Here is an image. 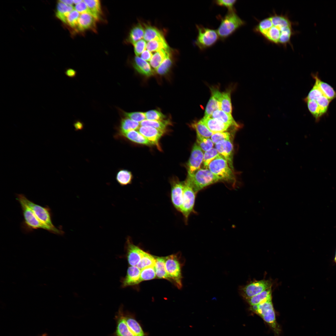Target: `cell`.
Segmentation results:
<instances>
[{
    "label": "cell",
    "instance_id": "6da1fadb",
    "mask_svg": "<svg viewBox=\"0 0 336 336\" xmlns=\"http://www.w3.org/2000/svg\"><path fill=\"white\" fill-rule=\"evenodd\" d=\"M254 31L271 43L283 45L290 42L294 34L292 22L288 17L277 14L260 21Z\"/></svg>",
    "mask_w": 336,
    "mask_h": 336
},
{
    "label": "cell",
    "instance_id": "7a4b0ae2",
    "mask_svg": "<svg viewBox=\"0 0 336 336\" xmlns=\"http://www.w3.org/2000/svg\"><path fill=\"white\" fill-rule=\"evenodd\" d=\"M220 20L221 23L217 31L219 38L223 41L245 24V22L237 15L235 10L228 11Z\"/></svg>",
    "mask_w": 336,
    "mask_h": 336
},
{
    "label": "cell",
    "instance_id": "3957f363",
    "mask_svg": "<svg viewBox=\"0 0 336 336\" xmlns=\"http://www.w3.org/2000/svg\"><path fill=\"white\" fill-rule=\"evenodd\" d=\"M220 180L209 169L200 168L192 175L188 176L185 182L197 193L205 187Z\"/></svg>",
    "mask_w": 336,
    "mask_h": 336
},
{
    "label": "cell",
    "instance_id": "277c9868",
    "mask_svg": "<svg viewBox=\"0 0 336 336\" xmlns=\"http://www.w3.org/2000/svg\"><path fill=\"white\" fill-rule=\"evenodd\" d=\"M250 310L260 316L271 327L276 335L280 329L277 323L275 312L272 301L270 300L257 305L250 306Z\"/></svg>",
    "mask_w": 336,
    "mask_h": 336
},
{
    "label": "cell",
    "instance_id": "5b68a950",
    "mask_svg": "<svg viewBox=\"0 0 336 336\" xmlns=\"http://www.w3.org/2000/svg\"><path fill=\"white\" fill-rule=\"evenodd\" d=\"M20 194L23 200L42 223L52 229L54 234L61 235L64 234V232L63 230L56 228L52 223L50 210L48 206L43 207L40 206L29 200L24 195Z\"/></svg>",
    "mask_w": 336,
    "mask_h": 336
},
{
    "label": "cell",
    "instance_id": "8992f818",
    "mask_svg": "<svg viewBox=\"0 0 336 336\" xmlns=\"http://www.w3.org/2000/svg\"><path fill=\"white\" fill-rule=\"evenodd\" d=\"M16 199L19 203L24 218L23 226L27 231L33 229H42L54 234L53 230L49 227L42 223L36 216L35 214L21 197L20 194L16 196Z\"/></svg>",
    "mask_w": 336,
    "mask_h": 336
},
{
    "label": "cell",
    "instance_id": "52a82bcc",
    "mask_svg": "<svg viewBox=\"0 0 336 336\" xmlns=\"http://www.w3.org/2000/svg\"><path fill=\"white\" fill-rule=\"evenodd\" d=\"M198 31L195 44L201 51L213 46L219 38L216 30L205 27L202 25H196Z\"/></svg>",
    "mask_w": 336,
    "mask_h": 336
},
{
    "label": "cell",
    "instance_id": "ba28073f",
    "mask_svg": "<svg viewBox=\"0 0 336 336\" xmlns=\"http://www.w3.org/2000/svg\"><path fill=\"white\" fill-rule=\"evenodd\" d=\"M165 267L168 275L171 281L179 288H181L183 263L178 254H173L165 257Z\"/></svg>",
    "mask_w": 336,
    "mask_h": 336
},
{
    "label": "cell",
    "instance_id": "9c48e42d",
    "mask_svg": "<svg viewBox=\"0 0 336 336\" xmlns=\"http://www.w3.org/2000/svg\"><path fill=\"white\" fill-rule=\"evenodd\" d=\"M208 168L220 180L229 181L235 180L232 169L227 161L220 155L210 163Z\"/></svg>",
    "mask_w": 336,
    "mask_h": 336
},
{
    "label": "cell",
    "instance_id": "30bf717a",
    "mask_svg": "<svg viewBox=\"0 0 336 336\" xmlns=\"http://www.w3.org/2000/svg\"><path fill=\"white\" fill-rule=\"evenodd\" d=\"M196 194L193 188L184 182L182 203L179 212L183 215L186 224L190 215L195 212L194 208Z\"/></svg>",
    "mask_w": 336,
    "mask_h": 336
},
{
    "label": "cell",
    "instance_id": "8fae6325",
    "mask_svg": "<svg viewBox=\"0 0 336 336\" xmlns=\"http://www.w3.org/2000/svg\"><path fill=\"white\" fill-rule=\"evenodd\" d=\"M272 285L271 282L269 280H255L240 287L239 292L241 296L246 300L271 287Z\"/></svg>",
    "mask_w": 336,
    "mask_h": 336
},
{
    "label": "cell",
    "instance_id": "7c38bea8",
    "mask_svg": "<svg viewBox=\"0 0 336 336\" xmlns=\"http://www.w3.org/2000/svg\"><path fill=\"white\" fill-rule=\"evenodd\" d=\"M203 151L196 143H194L187 163L188 176L192 175L200 169L203 162Z\"/></svg>",
    "mask_w": 336,
    "mask_h": 336
},
{
    "label": "cell",
    "instance_id": "4fadbf2b",
    "mask_svg": "<svg viewBox=\"0 0 336 336\" xmlns=\"http://www.w3.org/2000/svg\"><path fill=\"white\" fill-rule=\"evenodd\" d=\"M125 249L128 264L131 266H136L144 252L139 247L134 245L130 237L126 239Z\"/></svg>",
    "mask_w": 336,
    "mask_h": 336
},
{
    "label": "cell",
    "instance_id": "5bb4252c",
    "mask_svg": "<svg viewBox=\"0 0 336 336\" xmlns=\"http://www.w3.org/2000/svg\"><path fill=\"white\" fill-rule=\"evenodd\" d=\"M122 306H120L114 317L116 327L110 336H135L128 328L124 318Z\"/></svg>",
    "mask_w": 336,
    "mask_h": 336
},
{
    "label": "cell",
    "instance_id": "9a60e30c",
    "mask_svg": "<svg viewBox=\"0 0 336 336\" xmlns=\"http://www.w3.org/2000/svg\"><path fill=\"white\" fill-rule=\"evenodd\" d=\"M215 148L218 153L227 161L229 166L233 170V145L230 139L218 142L215 144Z\"/></svg>",
    "mask_w": 336,
    "mask_h": 336
},
{
    "label": "cell",
    "instance_id": "2e32d148",
    "mask_svg": "<svg viewBox=\"0 0 336 336\" xmlns=\"http://www.w3.org/2000/svg\"><path fill=\"white\" fill-rule=\"evenodd\" d=\"M138 131L146 138L152 145H156L160 149L159 141L165 132L150 126H140Z\"/></svg>",
    "mask_w": 336,
    "mask_h": 336
},
{
    "label": "cell",
    "instance_id": "e0dca14e",
    "mask_svg": "<svg viewBox=\"0 0 336 336\" xmlns=\"http://www.w3.org/2000/svg\"><path fill=\"white\" fill-rule=\"evenodd\" d=\"M184 183L177 180L171 183V199L175 209L180 212L183 201Z\"/></svg>",
    "mask_w": 336,
    "mask_h": 336
},
{
    "label": "cell",
    "instance_id": "ac0fdd59",
    "mask_svg": "<svg viewBox=\"0 0 336 336\" xmlns=\"http://www.w3.org/2000/svg\"><path fill=\"white\" fill-rule=\"evenodd\" d=\"M141 270L137 266H131L128 267L127 275L122 280V287H125L139 284L140 282Z\"/></svg>",
    "mask_w": 336,
    "mask_h": 336
},
{
    "label": "cell",
    "instance_id": "d6986e66",
    "mask_svg": "<svg viewBox=\"0 0 336 336\" xmlns=\"http://www.w3.org/2000/svg\"><path fill=\"white\" fill-rule=\"evenodd\" d=\"M132 65L135 70L140 74L146 77H150L154 74V71L147 61L141 57L136 56Z\"/></svg>",
    "mask_w": 336,
    "mask_h": 336
},
{
    "label": "cell",
    "instance_id": "ffe728a7",
    "mask_svg": "<svg viewBox=\"0 0 336 336\" xmlns=\"http://www.w3.org/2000/svg\"><path fill=\"white\" fill-rule=\"evenodd\" d=\"M200 120L214 134L224 132L230 126L223 122L209 117H204Z\"/></svg>",
    "mask_w": 336,
    "mask_h": 336
},
{
    "label": "cell",
    "instance_id": "44dd1931",
    "mask_svg": "<svg viewBox=\"0 0 336 336\" xmlns=\"http://www.w3.org/2000/svg\"><path fill=\"white\" fill-rule=\"evenodd\" d=\"M124 315L128 328L135 336H146L140 324L131 314L124 311Z\"/></svg>",
    "mask_w": 336,
    "mask_h": 336
},
{
    "label": "cell",
    "instance_id": "7402d4cb",
    "mask_svg": "<svg viewBox=\"0 0 336 336\" xmlns=\"http://www.w3.org/2000/svg\"><path fill=\"white\" fill-rule=\"evenodd\" d=\"M123 137L133 142L147 146L151 144L148 140L138 131L131 130L124 133H118L115 135V137Z\"/></svg>",
    "mask_w": 336,
    "mask_h": 336
},
{
    "label": "cell",
    "instance_id": "603a6c76",
    "mask_svg": "<svg viewBox=\"0 0 336 336\" xmlns=\"http://www.w3.org/2000/svg\"><path fill=\"white\" fill-rule=\"evenodd\" d=\"M312 75L315 79V83L325 96L330 100L336 98V92L330 85L321 80L316 74Z\"/></svg>",
    "mask_w": 336,
    "mask_h": 336
},
{
    "label": "cell",
    "instance_id": "cb8c5ba5",
    "mask_svg": "<svg viewBox=\"0 0 336 336\" xmlns=\"http://www.w3.org/2000/svg\"><path fill=\"white\" fill-rule=\"evenodd\" d=\"M95 20L90 13L80 14L78 19L77 28L80 31H83L92 28L95 25Z\"/></svg>",
    "mask_w": 336,
    "mask_h": 336
},
{
    "label": "cell",
    "instance_id": "d4e9b609",
    "mask_svg": "<svg viewBox=\"0 0 336 336\" xmlns=\"http://www.w3.org/2000/svg\"><path fill=\"white\" fill-rule=\"evenodd\" d=\"M250 306L272 300L271 287L260 293L245 300Z\"/></svg>",
    "mask_w": 336,
    "mask_h": 336
},
{
    "label": "cell",
    "instance_id": "484cf974",
    "mask_svg": "<svg viewBox=\"0 0 336 336\" xmlns=\"http://www.w3.org/2000/svg\"><path fill=\"white\" fill-rule=\"evenodd\" d=\"M210 117L230 126L233 125L237 127L239 126L233 119L231 114L226 113L221 110H217L214 111Z\"/></svg>",
    "mask_w": 336,
    "mask_h": 336
},
{
    "label": "cell",
    "instance_id": "4316f807",
    "mask_svg": "<svg viewBox=\"0 0 336 336\" xmlns=\"http://www.w3.org/2000/svg\"><path fill=\"white\" fill-rule=\"evenodd\" d=\"M146 49L151 52H156L162 49H169L170 48L163 36L148 41L147 43Z\"/></svg>",
    "mask_w": 336,
    "mask_h": 336
},
{
    "label": "cell",
    "instance_id": "83f0119b",
    "mask_svg": "<svg viewBox=\"0 0 336 336\" xmlns=\"http://www.w3.org/2000/svg\"><path fill=\"white\" fill-rule=\"evenodd\" d=\"M155 257L154 268L156 276L158 278L166 279L170 281L166 269L165 257Z\"/></svg>",
    "mask_w": 336,
    "mask_h": 336
},
{
    "label": "cell",
    "instance_id": "f1b7e54d",
    "mask_svg": "<svg viewBox=\"0 0 336 336\" xmlns=\"http://www.w3.org/2000/svg\"><path fill=\"white\" fill-rule=\"evenodd\" d=\"M170 53V49H162L156 52L150 61L151 66L155 70Z\"/></svg>",
    "mask_w": 336,
    "mask_h": 336
},
{
    "label": "cell",
    "instance_id": "f546056e",
    "mask_svg": "<svg viewBox=\"0 0 336 336\" xmlns=\"http://www.w3.org/2000/svg\"><path fill=\"white\" fill-rule=\"evenodd\" d=\"M140 124L128 118L121 119L118 128V133H124L131 130L138 129Z\"/></svg>",
    "mask_w": 336,
    "mask_h": 336
},
{
    "label": "cell",
    "instance_id": "4dcf8cb0",
    "mask_svg": "<svg viewBox=\"0 0 336 336\" xmlns=\"http://www.w3.org/2000/svg\"><path fill=\"white\" fill-rule=\"evenodd\" d=\"M74 8L72 6L67 5L58 1L57 3L56 15L57 17L63 22L66 23L67 17L70 12Z\"/></svg>",
    "mask_w": 336,
    "mask_h": 336
},
{
    "label": "cell",
    "instance_id": "1f68e13d",
    "mask_svg": "<svg viewBox=\"0 0 336 336\" xmlns=\"http://www.w3.org/2000/svg\"><path fill=\"white\" fill-rule=\"evenodd\" d=\"M144 28L140 23L134 26L130 30L128 40L133 45L143 38Z\"/></svg>",
    "mask_w": 336,
    "mask_h": 336
},
{
    "label": "cell",
    "instance_id": "d6a6232c",
    "mask_svg": "<svg viewBox=\"0 0 336 336\" xmlns=\"http://www.w3.org/2000/svg\"><path fill=\"white\" fill-rule=\"evenodd\" d=\"M230 91L222 92L219 99L220 110L224 112L231 114L232 111L231 92Z\"/></svg>",
    "mask_w": 336,
    "mask_h": 336
},
{
    "label": "cell",
    "instance_id": "836d02e7",
    "mask_svg": "<svg viewBox=\"0 0 336 336\" xmlns=\"http://www.w3.org/2000/svg\"><path fill=\"white\" fill-rule=\"evenodd\" d=\"M171 124L170 119L159 120L145 119L140 123V126H150L165 132L167 126Z\"/></svg>",
    "mask_w": 336,
    "mask_h": 336
},
{
    "label": "cell",
    "instance_id": "e575fe53",
    "mask_svg": "<svg viewBox=\"0 0 336 336\" xmlns=\"http://www.w3.org/2000/svg\"><path fill=\"white\" fill-rule=\"evenodd\" d=\"M89 10L90 14L96 20H99L101 13L100 3L99 0H84Z\"/></svg>",
    "mask_w": 336,
    "mask_h": 336
},
{
    "label": "cell",
    "instance_id": "d590c367",
    "mask_svg": "<svg viewBox=\"0 0 336 336\" xmlns=\"http://www.w3.org/2000/svg\"><path fill=\"white\" fill-rule=\"evenodd\" d=\"M133 177L131 171L127 170L120 169L116 174V179L120 185L125 186L131 183Z\"/></svg>",
    "mask_w": 336,
    "mask_h": 336
},
{
    "label": "cell",
    "instance_id": "8d00e7d4",
    "mask_svg": "<svg viewBox=\"0 0 336 336\" xmlns=\"http://www.w3.org/2000/svg\"><path fill=\"white\" fill-rule=\"evenodd\" d=\"M306 102L308 109L317 121L325 113L315 100H304Z\"/></svg>",
    "mask_w": 336,
    "mask_h": 336
},
{
    "label": "cell",
    "instance_id": "74e56055",
    "mask_svg": "<svg viewBox=\"0 0 336 336\" xmlns=\"http://www.w3.org/2000/svg\"><path fill=\"white\" fill-rule=\"evenodd\" d=\"M144 39L149 41L156 38L164 36L161 32L156 27L150 25H145Z\"/></svg>",
    "mask_w": 336,
    "mask_h": 336
},
{
    "label": "cell",
    "instance_id": "f35d334b",
    "mask_svg": "<svg viewBox=\"0 0 336 336\" xmlns=\"http://www.w3.org/2000/svg\"><path fill=\"white\" fill-rule=\"evenodd\" d=\"M220 110V105L218 98L213 94L208 101L204 112V117H210L215 111Z\"/></svg>",
    "mask_w": 336,
    "mask_h": 336
},
{
    "label": "cell",
    "instance_id": "ab89813d",
    "mask_svg": "<svg viewBox=\"0 0 336 336\" xmlns=\"http://www.w3.org/2000/svg\"><path fill=\"white\" fill-rule=\"evenodd\" d=\"M156 257L144 251L139 262L136 266L140 269L149 267H154Z\"/></svg>",
    "mask_w": 336,
    "mask_h": 336
},
{
    "label": "cell",
    "instance_id": "60d3db41",
    "mask_svg": "<svg viewBox=\"0 0 336 336\" xmlns=\"http://www.w3.org/2000/svg\"><path fill=\"white\" fill-rule=\"evenodd\" d=\"M191 126L194 129L197 134L202 137L210 138L214 134L200 120L192 124Z\"/></svg>",
    "mask_w": 336,
    "mask_h": 336
},
{
    "label": "cell",
    "instance_id": "b9f144b4",
    "mask_svg": "<svg viewBox=\"0 0 336 336\" xmlns=\"http://www.w3.org/2000/svg\"><path fill=\"white\" fill-rule=\"evenodd\" d=\"M171 55L170 53L155 70L158 75L164 76L169 72L173 63Z\"/></svg>",
    "mask_w": 336,
    "mask_h": 336
},
{
    "label": "cell",
    "instance_id": "7bdbcfd3",
    "mask_svg": "<svg viewBox=\"0 0 336 336\" xmlns=\"http://www.w3.org/2000/svg\"><path fill=\"white\" fill-rule=\"evenodd\" d=\"M197 145L203 152H206L213 147L214 143L210 138H206L197 134Z\"/></svg>",
    "mask_w": 336,
    "mask_h": 336
},
{
    "label": "cell",
    "instance_id": "ee69618b",
    "mask_svg": "<svg viewBox=\"0 0 336 336\" xmlns=\"http://www.w3.org/2000/svg\"><path fill=\"white\" fill-rule=\"evenodd\" d=\"M220 155L216 148L213 147L205 152L203 162L205 168H207L210 163Z\"/></svg>",
    "mask_w": 336,
    "mask_h": 336
},
{
    "label": "cell",
    "instance_id": "f6af8a7d",
    "mask_svg": "<svg viewBox=\"0 0 336 336\" xmlns=\"http://www.w3.org/2000/svg\"><path fill=\"white\" fill-rule=\"evenodd\" d=\"M156 276L154 267L146 268L141 270L140 282L152 279L155 278Z\"/></svg>",
    "mask_w": 336,
    "mask_h": 336
},
{
    "label": "cell",
    "instance_id": "bcb514c9",
    "mask_svg": "<svg viewBox=\"0 0 336 336\" xmlns=\"http://www.w3.org/2000/svg\"><path fill=\"white\" fill-rule=\"evenodd\" d=\"M123 114L125 117L128 118L133 121L141 122L146 119V116L144 112H127L121 110Z\"/></svg>",
    "mask_w": 336,
    "mask_h": 336
},
{
    "label": "cell",
    "instance_id": "7dc6e473",
    "mask_svg": "<svg viewBox=\"0 0 336 336\" xmlns=\"http://www.w3.org/2000/svg\"><path fill=\"white\" fill-rule=\"evenodd\" d=\"M146 119L148 120H159L165 119L166 116L159 110H154L145 113Z\"/></svg>",
    "mask_w": 336,
    "mask_h": 336
},
{
    "label": "cell",
    "instance_id": "c3c4849f",
    "mask_svg": "<svg viewBox=\"0 0 336 336\" xmlns=\"http://www.w3.org/2000/svg\"><path fill=\"white\" fill-rule=\"evenodd\" d=\"M80 15L79 13L75 9H73L70 12L67 17L66 23L72 27H77Z\"/></svg>",
    "mask_w": 336,
    "mask_h": 336
},
{
    "label": "cell",
    "instance_id": "681fc988",
    "mask_svg": "<svg viewBox=\"0 0 336 336\" xmlns=\"http://www.w3.org/2000/svg\"><path fill=\"white\" fill-rule=\"evenodd\" d=\"M323 95L321 90L316 85L315 83L313 87L309 91L308 95L304 99V100H316L318 98Z\"/></svg>",
    "mask_w": 336,
    "mask_h": 336
},
{
    "label": "cell",
    "instance_id": "f907efd6",
    "mask_svg": "<svg viewBox=\"0 0 336 336\" xmlns=\"http://www.w3.org/2000/svg\"><path fill=\"white\" fill-rule=\"evenodd\" d=\"M237 2L236 0H217L213 1V2L216 5L227 8L228 11H231L235 10L234 5Z\"/></svg>",
    "mask_w": 336,
    "mask_h": 336
},
{
    "label": "cell",
    "instance_id": "816d5d0a",
    "mask_svg": "<svg viewBox=\"0 0 336 336\" xmlns=\"http://www.w3.org/2000/svg\"><path fill=\"white\" fill-rule=\"evenodd\" d=\"M231 134L228 132H222L213 134L211 137V139L214 144L222 141L229 140Z\"/></svg>",
    "mask_w": 336,
    "mask_h": 336
},
{
    "label": "cell",
    "instance_id": "f5cc1de1",
    "mask_svg": "<svg viewBox=\"0 0 336 336\" xmlns=\"http://www.w3.org/2000/svg\"><path fill=\"white\" fill-rule=\"evenodd\" d=\"M147 43L144 39L138 40L134 44V51L136 56H138L146 49Z\"/></svg>",
    "mask_w": 336,
    "mask_h": 336
},
{
    "label": "cell",
    "instance_id": "db71d44e",
    "mask_svg": "<svg viewBox=\"0 0 336 336\" xmlns=\"http://www.w3.org/2000/svg\"><path fill=\"white\" fill-rule=\"evenodd\" d=\"M315 101L323 111L325 113L328 109L331 100L323 95L318 98Z\"/></svg>",
    "mask_w": 336,
    "mask_h": 336
},
{
    "label": "cell",
    "instance_id": "11a10c76",
    "mask_svg": "<svg viewBox=\"0 0 336 336\" xmlns=\"http://www.w3.org/2000/svg\"><path fill=\"white\" fill-rule=\"evenodd\" d=\"M74 9L81 14L86 12L90 13L88 7L84 0L75 5Z\"/></svg>",
    "mask_w": 336,
    "mask_h": 336
},
{
    "label": "cell",
    "instance_id": "9f6ffc18",
    "mask_svg": "<svg viewBox=\"0 0 336 336\" xmlns=\"http://www.w3.org/2000/svg\"><path fill=\"white\" fill-rule=\"evenodd\" d=\"M152 55L151 52L147 50H145L141 54L140 57L146 61H150Z\"/></svg>",
    "mask_w": 336,
    "mask_h": 336
},
{
    "label": "cell",
    "instance_id": "6f0895ef",
    "mask_svg": "<svg viewBox=\"0 0 336 336\" xmlns=\"http://www.w3.org/2000/svg\"><path fill=\"white\" fill-rule=\"evenodd\" d=\"M65 73L68 77L72 78L76 76L77 72L75 70L72 69L68 68L65 71Z\"/></svg>",
    "mask_w": 336,
    "mask_h": 336
},
{
    "label": "cell",
    "instance_id": "680465c9",
    "mask_svg": "<svg viewBox=\"0 0 336 336\" xmlns=\"http://www.w3.org/2000/svg\"><path fill=\"white\" fill-rule=\"evenodd\" d=\"M74 126L76 129L77 130L82 129L83 127V124L82 123L79 121H77L74 124Z\"/></svg>",
    "mask_w": 336,
    "mask_h": 336
},
{
    "label": "cell",
    "instance_id": "91938a15",
    "mask_svg": "<svg viewBox=\"0 0 336 336\" xmlns=\"http://www.w3.org/2000/svg\"><path fill=\"white\" fill-rule=\"evenodd\" d=\"M59 1L60 2H63V3H64V4H65L67 5H68L72 6V5L73 4V0H59Z\"/></svg>",
    "mask_w": 336,
    "mask_h": 336
},
{
    "label": "cell",
    "instance_id": "94428289",
    "mask_svg": "<svg viewBox=\"0 0 336 336\" xmlns=\"http://www.w3.org/2000/svg\"><path fill=\"white\" fill-rule=\"evenodd\" d=\"M82 1V0H73V3L75 4V5L78 4V3H79L80 2H81Z\"/></svg>",
    "mask_w": 336,
    "mask_h": 336
},
{
    "label": "cell",
    "instance_id": "6125c7cd",
    "mask_svg": "<svg viewBox=\"0 0 336 336\" xmlns=\"http://www.w3.org/2000/svg\"><path fill=\"white\" fill-rule=\"evenodd\" d=\"M334 261L336 263V251L335 253V256L334 259Z\"/></svg>",
    "mask_w": 336,
    "mask_h": 336
},
{
    "label": "cell",
    "instance_id": "be15d7a7",
    "mask_svg": "<svg viewBox=\"0 0 336 336\" xmlns=\"http://www.w3.org/2000/svg\"><path fill=\"white\" fill-rule=\"evenodd\" d=\"M41 336H48V335H47V334H42V335Z\"/></svg>",
    "mask_w": 336,
    "mask_h": 336
}]
</instances>
